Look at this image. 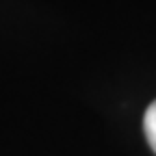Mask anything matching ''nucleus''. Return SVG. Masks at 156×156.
Listing matches in <instances>:
<instances>
[{"instance_id": "nucleus-1", "label": "nucleus", "mask_w": 156, "mask_h": 156, "mask_svg": "<svg viewBox=\"0 0 156 156\" xmlns=\"http://www.w3.org/2000/svg\"><path fill=\"white\" fill-rule=\"evenodd\" d=\"M143 130H145V139L150 147L156 152V100L147 106L145 117H143Z\"/></svg>"}]
</instances>
